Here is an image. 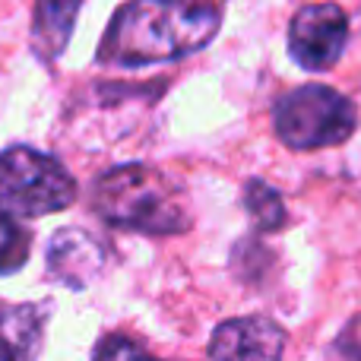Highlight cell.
<instances>
[{"mask_svg":"<svg viewBox=\"0 0 361 361\" xmlns=\"http://www.w3.org/2000/svg\"><path fill=\"white\" fill-rule=\"evenodd\" d=\"M222 25L212 0H130L114 13L99 44V63L149 67L206 48Z\"/></svg>","mask_w":361,"mask_h":361,"instance_id":"cell-1","label":"cell"},{"mask_svg":"<svg viewBox=\"0 0 361 361\" xmlns=\"http://www.w3.org/2000/svg\"><path fill=\"white\" fill-rule=\"evenodd\" d=\"M92 209L102 222L140 235L165 238L190 228V203L184 187L152 165H118L92 187Z\"/></svg>","mask_w":361,"mask_h":361,"instance_id":"cell-2","label":"cell"},{"mask_svg":"<svg viewBox=\"0 0 361 361\" xmlns=\"http://www.w3.org/2000/svg\"><path fill=\"white\" fill-rule=\"evenodd\" d=\"M358 108L352 99L330 86H298L286 92L273 108V130L288 149H326L355 133Z\"/></svg>","mask_w":361,"mask_h":361,"instance_id":"cell-3","label":"cell"},{"mask_svg":"<svg viewBox=\"0 0 361 361\" xmlns=\"http://www.w3.org/2000/svg\"><path fill=\"white\" fill-rule=\"evenodd\" d=\"M76 200V180L57 162L29 146L0 152V212L13 219H42Z\"/></svg>","mask_w":361,"mask_h":361,"instance_id":"cell-4","label":"cell"},{"mask_svg":"<svg viewBox=\"0 0 361 361\" xmlns=\"http://www.w3.org/2000/svg\"><path fill=\"white\" fill-rule=\"evenodd\" d=\"M349 42V16L336 4H307L288 25V54L298 67L324 73L343 57Z\"/></svg>","mask_w":361,"mask_h":361,"instance_id":"cell-5","label":"cell"},{"mask_svg":"<svg viewBox=\"0 0 361 361\" xmlns=\"http://www.w3.org/2000/svg\"><path fill=\"white\" fill-rule=\"evenodd\" d=\"M286 330L269 317H235L216 326L209 339L212 361H282Z\"/></svg>","mask_w":361,"mask_h":361,"instance_id":"cell-6","label":"cell"},{"mask_svg":"<svg viewBox=\"0 0 361 361\" xmlns=\"http://www.w3.org/2000/svg\"><path fill=\"white\" fill-rule=\"evenodd\" d=\"M105 269V247L86 228L67 225L48 244V273L67 288H89Z\"/></svg>","mask_w":361,"mask_h":361,"instance_id":"cell-7","label":"cell"},{"mask_svg":"<svg viewBox=\"0 0 361 361\" xmlns=\"http://www.w3.org/2000/svg\"><path fill=\"white\" fill-rule=\"evenodd\" d=\"M51 301H0V361H35L44 343Z\"/></svg>","mask_w":361,"mask_h":361,"instance_id":"cell-8","label":"cell"},{"mask_svg":"<svg viewBox=\"0 0 361 361\" xmlns=\"http://www.w3.org/2000/svg\"><path fill=\"white\" fill-rule=\"evenodd\" d=\"M82 0H35V19H32V44L44 61L63 54L76 25Z\"/></svg>","mask_w":361,"mask_h":361,"instance_id":"cell-9","label":"cell"},{"mask_svg":"<svg viewBox=\"0 0 361 361\" xmlns=\"http://www.w3.org/2000/svg\"><path fill=\"white\" fill-rule=\"evenodd\" d=\"M244 209H247L250 222L257 225V231H279L282 225L288 222V209L286 200L276 187H269L267 180H247L244 187Z\"/></svg>","mask_w":361,"mask_h":361,"instance_id":"cell-10","label":"cell"},{"mask_svg":"<svg viewBox=\"0 0 361 361\" xmlns=\"http://www.w3.org/2000/svg\"><path fill=\"white\" fill-rule=\"evenodd\" d=\"M32 254V235L13 216L0 212V276L16 273Z\"/></svg>","mask_w":361,"mask_h":361,"instance_id":"cell-11","label":"cell"},{"mask_svg":"<svg viewBox=\"0 0 361 361\" xmlns=\"http://www.w3.org/2000/svg\"><path fill=\"white\" fill-rule=\"evenodd\" d=\"M326 361H361V314L339 330L326 349Z\"/></svg>","mask_w":361,"mask_h":361,"instance_id":"cell-12","label":"cell"},{"mask_svg":"<svg viewBox=\"0 0 361 361\" xmlns=\"http://www.w3.org/2000/svg\"><path fill=\"white\" fill-rule=\"evenodd\" d=\"M92 361H159L149 352H143L137 343H127V339H108Z\"/></svg>","mask_w":361,"mask_h":361,"instance_id":"cell-13","label":"cell"}]
</instances>
